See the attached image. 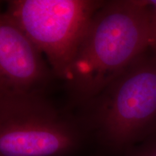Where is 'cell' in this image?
<instances>
[{
	"label": "cell",
	"instance_id": "6da1fadb",
	"mask_svg": "<svg viewBox=\"0 0 156 156\" xmlns=\"http://www.w3.org/2000/svg\"><path fill=\"white\" fill-rule=\"evenodd\" d=\"M151 13L144 0L104 1L76 51L64 87L69 104L92 100L151 47Z\"/></svg>",
	"mask_w": 156,
	"mask_h": 156
},
{
	"label": "cell",
	"instance_id": "7a4b0ae2",
	"mask_svg": "<svg viewBox=\"0 0 156 156\" xmlns=\"http://www.w3.org/2000/svg\"><path fill=\"white\" fill-rule=\"evenodd\" d=\"M89 134L124 153L156 132V52L150 47L102 92L80 107Z\"/></svg>",
	"mask_w": 156,
	"mask_h": 156
},
{
	"label": "cell",
	"instance_id": "3957f363",
	"mask_svg": "<svg viewBox=\"0 0 156 156\" xmlns=\"http://www.w3.org/2000/svg\"><path fill=\"white\" fill-rule=\"evenodd\" d=\"M89 135L78 115L47 94L0 91V156H69Z\"/></svg>",
	"mask_w": 156,
	"mask_h": 156
},
{
	"label": "cell",
	"instance_id": "277c9868",
	"mask_svg": "<svg viewBox=\"0 0 156 156\" xmlns=\"http://www.w3.org/2000/svg\"><path fill=\"white\" fill-rule=\"evenodd\" d=\"M103 2L10 0L5 12L42 52L56 79L64 83L90 20Z\"/></svg>",
	"mask_w": 156,
	"mask_h": 156
},
{
	"label": "cell",
	"instance_id": "5b68a950",
	"mask_svg": "<svg viewBox=\"0 0 156 156\" xmlns=\"http://www.w3.org/2000/svg\"><path fill=\"white\" fill-rule=\"evenodd\" d=\"M56 79L40 49L7 12L0 15V91L48 94Z\"/></svg>",
	"mask_w": 156,
	"mask_h": 156
},
{
	"label": "cell",
	"instance_id": "8992f818",
	"mask_svg": "<svg viewBox=\"0 0 156 156\" xmlns=\"http://www.w3.org/2000/svg\"><path fill=\"white\" fill-rule=\"evenodd\" d=\"M123 156H156V132L126 151Z\"/></svg>",
	"mask_w": 156,
	"mask_h": 156
},
{
	"label": "cell",
	"instance_id": "52a82bcc",
	"mask_svg": "<svg viewBox=\"0 0 156 156\" xmlns=\"http://www.w3.org/2000/svg\"><path fill=\"white\" fill-rule=\"evenodd\" d=\"M145 1V0H144ZM146 5L150 7L151 13V48L156 52V0L145 1Z\"/></svg>",
	"mask_w": 156,
	"mask_h": 156
}]
</instances>
